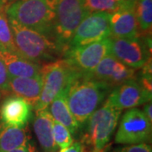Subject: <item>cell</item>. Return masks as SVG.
Wrapping results in <instances>:
<instances>
[{
    "label": "cell",
    "instance_id": "obj_1",
    "mask_svg": "<svg viewBox=\"0 0 152 152\" xmlns=\"http://www.w3.org/2000/svg\"><path fill=\"white\" fill-rule=\"evenodd\" d=\"M111 89L106 82L83 78L81 75L71 82L67 102L79 124H84L98 108Z\"/></svg>",
    "mask_w": 152,
    "mask_h": 152
},
{
    "label": "cell",
    "instance_id": "obj_2",
    "mask_svg": "<svg viewBox=\"0 0 152 152\" xmlns=\"http://www.w3.org/2000/svg\"><path fill=\"white\" fill-rule=\"evenodd\" d=\"M8 19L51 37L54 36L55 10L52 0H18L5 10Z\"/></svg>",
    "mask_w": 152,
    "mask_h": 152
},
{
    "label": "cell",
    "instance_id": "obj_3",
    "mask_svg": "<svg viewBox=\"0 0 152 152\" xmlns=\"http://www.w3.org/2000/svg\"><path fill=\"white\" fill-rule=\"evenodd\" d=\"M17 54L33 63L51 62L61 52L55 41L8 19Z\"/></svg>",
    "mask_w": 152,
    "mask_h": 152
},
{
    "label": "cell",
    "instance_id": "obj_4",
    "mask_svg": "<svg viewBox=\"0 0 152 152\" xmlns=\"http://www.w3.org/2000/svg\"><path fill=\"white\" fill-rule=\"evenodd\" d=\"M41 73L43 84L39 101L33 107L35 111L48 109L55 96L81 75L64 58L45 64Z\"/></svg>",
    "mask_w": 152,
    "mask_h": 152
},
{
    "label": "cell",
    "instance_id": "obj_5",
    "mask_svg": "<svg viewBox=\"0 0 152 152\" xmlns=\"http://www.w3.org/2000/svg\"><path fill=\"white\" fill-rule=\"evenodd\" d=\"M55 10L54 38L60 51H65L76 28L91 13L84 0H52Z\"/></svg>",
    "mask_w": 152,
    "mask_h": 152
},
{
    "label": "cell",
    "instance_id": "obj_6",
    "mask_svg": "<svg viewBox=\"0 0 152 152\" xmlns=\"http://www.w3.org/2000/svg\"><path fill=\"white\" fill-rule=\"evenodd\" d=\"M121 110L106 101L102 107L96 110L86 121L84 141L91 152H103L110 141L119 119Z\"/></svg>",
    "mask_w": 152,
    "mask_h": 152
},
{
    "label": "cell",
    "instance_id": "obj_7",
    "mask_svg": "<svg viewBox=\"0 0 152 152\" xmlns=\"http://www.w3.org/2000/svg\"><path fill=\"white\" fill-rule=\"evenodd\" d=\"M151 138V122L139 108H130L125 113L115 135V142L121 145L146 143Z\"/></svg>",
    "mask_w": 152,
    "mask_h": 152
},
{
    "label": "cell",
    "instance_id": "obj_8",
    "mask_svg": "<svg viewBox=\"0 0 152 152\" xmlns=\"http://www.w3.org/2000/svg\"><path fill=\"white\" fill-rule=\"evenodd\" d=\"M111 53V37L92 43L68 48L64 51V59L82 75L93 70L107 55Z\"/></svg>",
    "mask_w": 152,
    "mask_h": 152
},
{
    "label": "cell",
    "instance_id": "obj_9",
    "mask_svg": "<svg viewBox=\"0 0 152 152\" xmlns=\"http://www.w3.org/2000/svg\"><path fill=\"white\" fill-rule=\"evenodd\" d=\"M111 13L94 12L87 15L76 28L67 48L92 43L111 37Z\"/></svg>",
    "mask_w": 152,
    "mask_h": 152
},
{
    "label": "cell",
    "instance_id": "obj_10",
    "mask_svg": "<svg viewBox=\"0 0 152 152\" xmlns=\"http://www.w3.org/2000/svg\"><path fill=\"white\" fill-rule=\"evenodd\" d=\"M148 42L140 37L133 39L111 37V54L126 66L140 69L151 60Z\"/></svg>",
    "mask_w": 152,
    "mask_h": 152
},
{
    "label": "cell",
    "instance_id": "obj_11",
    "mask_svg": "<svg viewBox=\"0 0 152 152\" xmlns=\"http://www.w3.org/2000/svg\"><path fill=\"white\" fill-rule=\"evenodd\" d=\"M152 92L144 86L141 82L130 80L115 86L110 93L107 102L119 110L134 108L151 102Z\"/></svg>",
    "mask_w": 152,
    "mask_h": 152
},
{
    "label": "cell",
    "instance_id": "obj_12",
    "mask_svg": "<svg viewBox=\"0 0 152 152\" xmlns=\"http://www.w3.org/2000/svg\"><path fill=\"white\" fill-rule=\"evenodd\" d=\"M32 107L16 95L8 96L0 107V120L10 127L24 128L31 116Z\"/></svg>",
    "mask_w": 152,
    "mask_h": 152
},
{
    "label": "cell",
    "instance_id": "obj_13",
    "mask_svg": "<svg viewBox=\"0 0 152 152\" xmlns=\"http://www.w3.org/2000/svg\"><path fill=\"white\" fill-rule=\"evenodd\" d=\"M135 7H126L111 14V37L133 39L140 37Z\"/></svg>",
    "mask_w": 152,
    "mask_h": 152
},
{
    "label": "cell",
    "instance_id": "obj_14",
    "mask_svg": "<svg viewBox=\"0 0 152 152\" xmlns=\"http://www.w3.org/2000/svg\"><path fill=\"white\" fill-rule=\"evenodd\" d=\"M42 76L37 77H17L10 81V91L15 95L26 100L32 108L39 101L42 89Z\"/></svg>",
    "mask_w": 152,
    "mask_h": 152
},
{
    "label": "cell",
    "instance_id": "obj_15",
    "mask_svg": "<svg viewBox=\"0 0 152 152\" xmlns=\"http://www.w3.org/2000/svg\"><path fill=\"white\" fill-rule=\"evenodd\" d=\"M53 120L47 109L36 111L33 128L38 142L45 152H56L58 150L53 136Z\"/></svg>",
    "mask_w": 152,
    "mask_h": 152
},
{
    "label": "cell",
    "instance_id": "obj_16",
    "mask_svg": "<svg viewBox=\"0 0 152 152\" xmlns=\"http://www.w3.org/2000/svg\"><path fill=\"white\" fill-rule=\"evenodd\" d=\"M70 84L68 85L64 89H63L52 101V102L49 105V113H51L55 121L64 125L70 131L71 134H75L79 129L80 124L70 112L67 102V96Z\"/></svg>",
    "mask_w": 152,
    "mask_h": 152
},
{
    "label": "cell",
    "instance_id": "obj_17",
    "mask_svg": "<svg viewBox=\"0 0 152 152\" xmlns=\"http://www.w3.org/2000/svg\"><path fill=\"white\" fill-rule=\"evenodd\" d=\"M1 53L10 79L41 75L42 67L38 64L26 59L15 53L5 51H1Z\"/></svg>",
    "mask_w": 152,
    "mask_h": 152
},
{
    "label": "cell",
    "instance_id": "obj_18",
    "mask_svg": "<svg viewBox=\"0 0 152 152\" xmlns=\"http://www.w3.org/2000/svg\"><path fill=\"white\" fill-rule=\"evenodd\" d=\"M29 144L25 128L10 127L0 120V152L10 151Z\"/></svg>",
    "mask_w": 152,
    "mask_h": 152
},
{
    "label": "cell",
    "instance_id": "obj_19",
    "mask_svg": "<svg viewBox=\"0 0 152 152\" xmlns=\"http://www.w3.org/2000/svg\"><path fill=\"white\" fill-rule=\"evenodd\" d=\"M85 7L90 13H114L122 8L135 6L136 0H84Z\"/></svg>",
    "mask_w": 152,
    "mask_h": 152
},
{
    "label": "cell",
    "instance_id": "obj_20",
    "mask_svg": "<svg viewBox=\"0 0 152 152\" xmlns=\"http://www.w3.org/2000/svg\"><path fill=\"white\" fill-rule=\"evenodd\" d=\"M135 12L139 30L143 32L151 31L152 26V0H139L136 4Z\"/></svg>",
    "mask_w": 152,
    "mask_h": 152
},
{
    "label": "cell",
    "instance_id": "obj_21",
    "mask_svg": "<svg viewBox=\"0 0 152 152\" xmlns=\"http://www.w3.org/2000/svg\"><path fill=\"white\" fill-rule=\"evenodd\" d=\"M0 51L17 54L10 23L4 10L0 9Z\"/></svg>",
    "mask_w": 152,
    "mask_h": 152
},
{
    "label": "cell",
    "instance_id": "obj_22",
    "mask_svg": "<svg viewBox=\"0 0 152 152\" xmlns=\"http://www.w3.org/2000/svg\"><path fill=\"white\" fill-rule=\"evenodd\" d=\"M53 136L56 145L61 150L69 147L73 143L70 131L64 125L55 120H53Z\"/></svg>",
    "mask_w": 152,
    "mask_h": 152
},
{
    "label": "cell",
    "instance_id": "obj_23",
    "mask_svg": "<svg viewBox=\"0 0 152 152\" xmlns=\"http://www.w3.org/2000/svg\"><path fill=\"white\" fill-rule=\"evenodd\" d=\"M103 152H152L151 147L146 143L129 145L127 146H118L104 150Z\"/></svg>",
    "mask_w": 152,
    "mask_h": 152
},
{
    "label": "cell",
    "instance_id": "obj_24",
    "mask_svg": "<svg viewBox=\"0 0 152 152\" xmlns=\"http://www.w3.org/2000/svg\"><path fill=\"white\" fill-rule=\"evenodd\" d=\"M10 77L9 75V73L2 56V53L0 51V92L6 93L10 91Z\"/></svg>",
    "mask_w": 152,
    "mask_h": 152
},
{
    "label": "cell",
    "instance_id": "obj_25",
    "mask_svg": "<svg viewBox=\"0 0 152 152\" xmlns=\"http://www.w3.org/2000/svg\"><path fill=\"white\" fill-rule=\"evenodd\" d=\"M85 147L81 142H75L65 149H62L60 152H84Z\"/></svg>",
    "mask_w": 152,
    "mask_h": 152
},
{
    "label": "cell",
    "instance_id": "obj_26",
    "mask_svg": "<svg viewBox=\"0 0 152 152\" xmlns=\"http://www.w3.org/2000/svg\"><path fill=\"white\" fill-rule=\"evenodd\" d=\"M143 112H144V113L145 114L147 118L150 120L151 122H152V105L151 102L145 103Z\"/></svg>",
    "mask_w": 152,
    "mask_h": 152
},
{
    "label": "cell",
    "instance_id": "obj_27",
    "mask_svg": "<svg viewBox=\"0 0 152 152\" xmlns=\"http://www.w3.org/2000/svg\"><path fill=\"white\" fill-rule=\"evenodd\" d=\"M8 152H35V149L30 144H28L25 146L19 147V148L14 149V150Z\"/></svg>",
    "mask_w": 152,
    "mask_h": 152
}]
</instances>
